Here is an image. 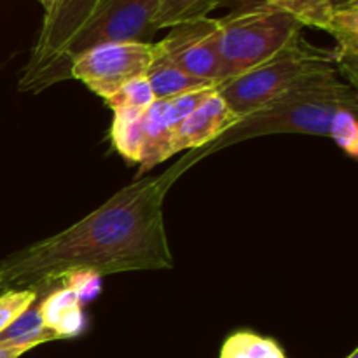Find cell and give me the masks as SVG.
I'll list each match as a JSON object with an SVG mask.
<instances>
[{"label": "cell", "mask_w": 358, "mask_h": 358, "mask_svg": "<svg viewBox=\"0 0 358 358\" xmlns=\"http://www.w3.org/2000/svg\"><path fill=\"white\" fill-rule=\"evenodd\" d=\"M329 34L338 41L332 51L336 69L341 70L352 87H357L358 72V6L332 10Z\"/></svg>", "instance_id": "7c38bea8"}, {"label": "cell", "mask_w": 358, "mask_h": 358, "mask_svg": "<svg viewBox=\"0 0 358 358\" xmlns=\"http://www.w3.org/2000/svg\"><path fill=\"white\" fill-rule=\"evenodd\" d=\"M217 27L222 83L269 62L303 38L299 21L262 0L236 6L227 16L217 17Z\"/></svg>", "instance_id": "3957f363"}, {"label": "cell", "mask_w": 358, "mask_h": 358, "mask_svg": "<svg viewBox=\"0 0 358 358\" xmlns=\"http://www.w3.org/2000/svg\"><path fill=\"white\" fill-rule=\"evenodd\" d=\"M222 3L224 0H161L156 16V28L161 30L187 21L203 20Z\"/></svg>", "instance_id": "e0dca14e"}, {"label": "cell", "mask_w": 358, "mask_h": 358, "mask_svg": "<svg viewBox=\"0 0 358 358\" xmlns=\"http://www.w3.org/2000/svg\"><path fill=\"white\" fill-rule=\"evenodd\" d=\"M58 341L56 336L49 331L42 322L38 308L31 306L21 315L20 318L13 322L6 331L0 334V343L10 346H20V348H27L28 352L37 346L44 345V343Z\"/></svg>", "instance_id": "5bb4252c"}, {"label": "cell", "mask_w": 358, "mask_h": 358, "mask_svg": "<svg viewBox=\"0 0 358 358\" xmlns=\"http://www.w3.org/2000/svg\"><path fill=\"white\" fill-rule=\"evenodd\" d=\"M157 42H105L72 59L70 79L86 84L103 100L136 77H143L157 55Z\"/></svg>", "instance_id": "8992f818"}, {"label": "cell", "mask_w": 358, "mask_h": 358, "mask_svg": "<svg viewBox=\"0 0 358 358\" xmlns=\"http://www.w3.org/2000/svg\"><path fill=\"white\" fill-rule=\"evenodd\" d=\"M240 115L217 93V87L177 126L171 138V156L184 150L208 147L229 131Z\"/></svg>", "instance_id": "9c48e42d"}, {"label": "cell", "mask_w": 358, "mask_h": 358, "mask_svg": "<svg viewBox=\"0 0 358 358\" xmlns=\"http://www.w3.org/2000/svg\"><path fill=\"white\" fill-rule=\"evenodd\" d=\"M143 112L117 110L114 112L110 136L115 150L129 163H140L142 154L143 133H142Z\"/></svg>", "instance_id": "9a60e30c"}, {"label": "cell", "mask_w": 358, "mask_h": 358, "mask_svg": "<svg viewBox=\"0 0 358 358\" xmlns=\"http://www.w3.org/2000/svg\"><path fill=\"white\" fill-rule=\"evenodd\" d=\"M156 101L150 87L149 80L143 77L129 80L124 86L119 87L110 98L105 100V103L110 107V110H133V112H145L150 105Z\"/></svg>", "instance_id": "d6986e66"}, {"label": "cell", "mask_w": 358, "mask_h": 358, "mask_svg": "<svg viewBox=\"0 0 358 358\" xmlns=\"http://www.w3.org/2000/svg\"><path fill=\"white\" fill-rule=\"evenodd\" d=\"M283 13L290 14L303 27L329 30L332 17V7L329 0H262Z\"/></svg>", "instance_id": "ac0fdd59"}, {"label": "cell", "mask_w": 358, "mask_h": 358, "mask_svg": "<svg viewBox=\"0 0 358 358\" xmlns=\"http://www.w3.org/2000/svg\"><path fill=\"white\" fill-rule=\"evenodd\" d=\"M226 2V0H224ZM238 6H241V3H248V2H257V0H236Z\"/></svg>", "instance_id": "484cf974"}, {"label": "cell", "mask_w": 358, "mask_h": 358, "mask_svg": "<svg viewBox=\"0 0 358 358\" xmlns=\"http://www.w3.org/2000/svg\"><path fill=\"white\" fill-rule=\"evenodd\" d=\"M178 122L175 121L170 110L168 100H156L142 114V154H140V170L136 178L142 177L154 166L163 163L171 156V138L177 129Z\"/></svg>", "instance_id": "30bf717a"}, {"label": "cell", "mask_w": 358, "mask_h": 358, "mask_svg": "<svg viewBox=\"0 0 358 358\" xmlns=\"http://www.w3.org/2000/svg\"><path fill=\"white\" fill-rule=\"evenodd\" d=\"M358 101L355 103H346L334 112V117L331 121L329 136L348 154L350 157H358Z\"/></svg>", "instance_id": "ffe728a7"}, {"label": "cell", "mask_w": 358, "mask_h": 358, "mask_svg": "<svg viewBox=\"0 0 358 358\" xmlns=\"http://www.w3.org/2000/svg\"><path fill=\"white\" fill-rule=\"evenodd\" d=\"M327 70H336L332 51L315 48L303 37L269 62L219 84L217 93L240 117H245L301 80Z\"/></svg>", "instance_id": "277c9868"}, {"label": "cell", "mask_w": 358, "mask_h": 358, "mask_svg": "<svg viewBox=\"0 0 358 358\" xmlns=\"http://www.w3.org/2000/svg\"><path fill=\"white\" fill-rule=\"evenodd\" d=\"M27 352H28L27 348H20V346H10V345H3V343H0V358H20Z\"/></svg>", "instance_id": "603a6c76"}, {"label": "cell", "mask_w": 358, "mask_h": 358, "mask_svg": "<svg viewBox=\"0 0 358 358\" xmlns=\"http://www.w3.org/2000/svg\"><path fill=\"white\" fill-rule=\"evenodd\" d=\"M329 2H331L332 10L345 9V7L350 6H358V0H329Z\"/></svg>", "instance_id": "cb8c5ba5"}, {"label": "cell", "mask_w": 358, "mask_h": 358, "mask_svg": "<svg viewBox=\"0 0 358 358\" xmlns=\"http://www.w3.org/2000/svg\"><path fill=\"white\" fill-rule=\"evenodd\" d=\"M184 161L161 177L135 178L73 226L0 261V289L42 292L77 269L103 278L173 268L163 205L168 189L189 168Z\"/></svg>", "instance_id": "6da1fadb"}, {"label": "cell", "mask_w": 358, "mask_h": 358, "mask_svg": "<svg viewBox=\"0 0 358 358\" xmlns=\"http://www.w3.org/2000/svg\"><path fill=\"white\" fill-rule=\"evenodd\" d=\"M105 0H56L45 10L41 34L20 77V91H38L70 79L65 52Z\"/></svg>", "instance_id": "5b68a950"}, {"label": "cell", "mask_w": 358, "mask_h": 358, "mask_svg": "<svg viewBox=\"0 0 358 358\" xmlns=\"http://www.w3.org/2000/svg\"><path fill=\"white\" fill-rule=\"evenodd\" d=\"M219 358H287L278 343L250 331L234 332L222 345Z\"/></svg>", "instance_id": "2e32d148"}, {"label": "cell", "mask_w": 358, "mask_h": 358, "mask_svg": "<svg viewBox=\"0 0 358 358\" xmlns=\"http://www.w3.org/2000/svg\"><path fill=\"white\" fill-rule=\"evenodd\" d=\"M58 283L69 289L83 306L96 299L101 290V276L98 273L90 271V269H77V271L65 273Z\"/></svg>", "instance_id": "7402d4cb"}, {"label": "cell", "mask_w": 358, "mask_h": 358, "mask_svg": "<svg viewBox=\"0 0 358 358\" xmlns=\"http://www.w3.org/2000/svg\"><path fill=\"white\" fill-rule=\"evenodd\" d=\"M346 358H358V350H353V352L350 353V355L346 357Z\"/></svg>", "instance_id": "4316f807"}, {"label": "cell", "mask_w": 358, "mask_h": 358, "mask_svg": "<svg viewBox=\"0 0 358 358\" xmlns=\"http://www.w3.org/2000/svg\"><path fill=\"white\" fill-rule=\"evenodd\" d=\"M157 48H159V44H157ZM145 79L149 80L156 100H168V98L178 96V94L191 93V91L215 87L212 84L187 76L180 66L175 65L166 55H163L161 48L157 49L156 58L147 70Z\"/></svg>", "instance_id": "4fadbf2b"}, {"label": "cell", "mask_w": 358, "mask_h": 358, "mask_svg": "<svg viewBox=\"0 0 358 358\" xmlns=\"http://www.w3.org/2000/svg\"><path fill=\"white\" fill-rule=\"evenodd\" d=\"M49 290L51 292H48L37 306L45 327L56 336V339H70L83 334L86 318L79 299L59 283Z\"/></svg>", "instance_id": "8fae6325"}, {"label": "cell", "mask_w": 358, "mask_h": 358, "mask_svg": "<svg viewBox=\"0 0 358 358\" xmlns=\"http://www.w3.org/2000/svg\"><path fill=\"white\" fill-rule=\"evenodd\" d=\"M34 289H7L0 294V334L38 299Z\"/></svg>", "instance_id": "44dd1931"}, {"label": "cell", "mask_w": 358, "mask_h": 358, "mask_svg": "<svg viewBox=\"0 0 358 358\" xmlns=\"http://www.w3.org/2000/svg\"><path fill=\"white\" fill-rule=\"evenodd\" d=\"M219 27L217 17L187 21L170 28V34L159 41L161 51L187 76L219 86L224 80L219 56Z\"/></svg>", "instance_id": "ba28073f"}, {"label": "cell", "mask_w": 358, "mask_h": 358, "mask_svg": "<svg viewBox=\"0 0 358 358\" xmlns=\"http://www.w3.org/2000/svg\"><path fill=\"white\" fill-rule=\"evenodd\" d=\"M161 0H105L65 52L66 65L93 45L105 42H154Z\"/></svg>", "instance_id": "52a82bcc"}, {"label": "cell", "mask_w": 358, "mask_h": 358, "mask_svg": "<svg viewBox=\"0 0 358 358\" xmlns=\"http://www.w3.org/2000/svg\"><path fill=\"white\" fill-rule=\"evenodd\" d=\"M355 101H358L357 90L341 83L336 70L315 73L290 87L287 93L241 117L229 131L215 140L213 145L206 147V150L213 152L240 140L275 133L329 136L334 112L343 105Z\"/></svg>", "instance_id": "7a4b0ae2"}, {"label": "cell", "mask_w": 358, "mask_h": 358, "mask_svg": "<svg viewBox=\"0 0 358 358\" xmlns=\"http://www.w3.org/2000/svg\"><path fill=\"white\" fill-rule=\"evenodd\" d=\"M38 2H41V6L44 7L45 10H49V9H51V6H52V3L56 2V0H38Z\"/></svg>", "instance_id": "d4e9b609"}]
</instances>
